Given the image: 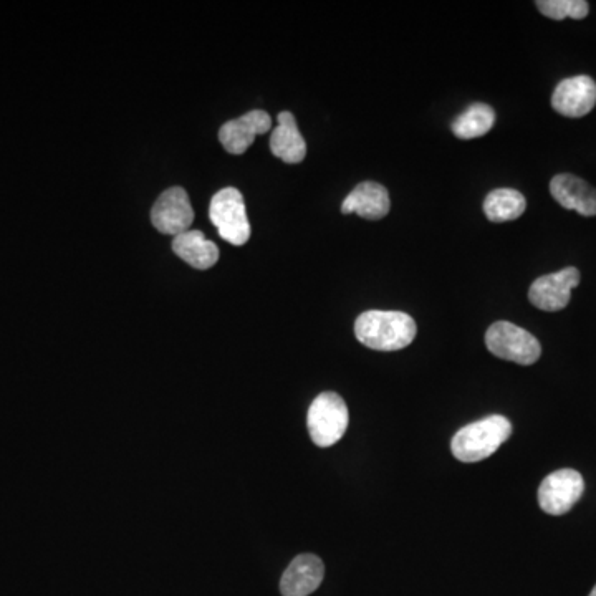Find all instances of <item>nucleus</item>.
Instances as JSON below:
<instances>
[{
    "instance_id": "1",
    "label": "nucleus",
    "mask_w": 596,
    "mask_h": 596,
    "mask_svg": "<svg viewBox=\"0 0 596 596\" xmlns=\"http://www.w3.org/2000/svg\"><path fill=\"white\" fill-rule=\"evenodd\" d=\"M418 333L414 318L404 312L368 310L356 318L358 342L376 351H398L409 347Z\"/></svg>"
},
{
    "instance_id": "2",
    "label": "nucleus",
    "mask_w": 596,
    "mask_h": 596,
    "mask_svg": "<svg viewBox=\"0 0 596 596\" xmlns=\"http://www.w3.org/2000/svg\"><path fill=\"white\" fill-rule=\"evenodd\" d=\"M512 424L509 419L492 414L477 423L467 424L452 438V454L457 461L479 462L491 457L510 438Z\"/></svg>"
},
{
    "instance_id": "3",
    "label": "nucleus",
    "mask_w": 596,
    "mask_h": 596,
    "mask_svg": "<svg viewBox=\"0 0 596 596\" xmlns=\"http://www.w3.org/2000/svg\"><path fill=\"white\" fill-rule=\"evenodd\" d=\"M350 421L347 403L342 396L332 391L322 393L313 399L308 409V433L313 444L330 447L345 436Z\"/></svg>"
},
{
    "instance_id": "4",
    "label": "nucleus",
    "mask_w": 596,
    "mask_h": 596,
    "mask_svg": "<svg viewBox=\"0 0 596 596\" xmlns=\"http://www.w3.org/2000/svg\"><path fill=\"white\" fill-rule=\"evenodd\" d=\"M209 219L219 236L232 246H244L250 239V222L246 201L236 188H224L214 194L209 206Z\"/></svg>"
},
{
    "instance_id": "5",
    "label": "nucleus",
    "mask_w": 596,
    "mask_h": 596,
    "mask_svg": "<svg viewBox=\"0 0 596 596\" xmlns=\"http://www.w3.org/2000/svg\"><path fill=\"white\" fill-rule=\"evenodd\" d=\"M486 345L492 355L517 365H534L542 355L539 340L524 328L510 322H496L486 333Z\"/></svg>"
},
{
    "instance_id": "6",
    "label": "nucleus",
    "mask_w": 596,
    "mask_h": 596,
    "mask_svg": "<svg viewBox=\"0 0 596 596\" xmlns=\"http://www.w3.org/2000/svg\"><path fill=\"white\" fill-rule=\"evenodd\" d=\"M585 491L582 474L573 469H560L545 477L539 487V505L548 515L570 512Z\"/></svg>"
},
{
    "instance_id": "7",
    "label": "nucleus",
    "mask_w": 596,
    "mask_h": 596,
    "mask_svg": "<svg viewBox=\"0 0 596 596\" xmlns=\"http://www.w3.org/2000/svg\"><path fill=\"white\" fill-rule=\"evenodd\" d=\"M194 221L193 204L183 188H169L151 209V222L161 234L179 236L189 231Z\"/></svg>"
},
{
    "instance_id": "8",
    "label": "nucleus",
    "mask_w": 596,
    "mask_h": 596,
    "mask_svg": "<svg viewBox=\"0 0 596 596\" xmlns=\"http://www.w3.org/2000/svg\"><path fill=\"white\" fill-rule=\"evenodd\" d=\"M578 284L580 272L575 267L544 275L530 285V303L544 312H558L570 303L572 290L578 287Z\"/></svg>"
},
{
    "instance_id": "9",
    "label": "nucleus",
    "mask_w": 596,
    "mask_h": 596,
    "mask_svg": "<svg viewBox=\"0 0 596 596\" xmlns=\"http://www.w3.org/2000/svg\"><path fill=\"white\" fill-rule=\"evenodd\" d=\"M596 105V83L592 77L578 75L558 83L552 95L553 110L568 118H582Z\"/></svg>"
},
{
    "instance_id": "10",
    "label": "nucleus",
    "mask_w": 596,
    "mask_h": 596,
    "mask_svg": "<svg viewBox=\"0 0 596 596\" xmlns=\"http://www.w3.org/2000/svg\"><path fill=\"white\" fill-rule=\"evenodd\" d=\"M272 128L267 111L254 110L236 120L227 121L219 130V141L227 153L244 154L254 145L255 136L265 135Z\"/></svg>"
},
{
    "instance_id": "11",
    "label": "nucleus",
    "mask_w": 596,
    "mask_h": 596,
    "mask_svg": "<svg viewBox=\"0 0 596 596\" xmlns=\"http://www.w3.org/2000/svg\"><path fill=\"white\" fill-rule=\"evenodd\" d=\"M325 577V565L322 558L312 553L298 555L290 563L282 580H280V593L282 596H308L312 595Z\"/></svg>"
},
{
    "instance_id": "12",
    "label": "nucleus",
    "mask_w": 596,
    "mask_h": 596,
    "mask_svg": "<svg viewBox=\"0 0 596 596\" xmlns=\"http://www.w3.org/2000/svg\"><path fill=\"white\" fill-rule=\"evenodd\" d=\"M553 199L585 217L596 216V189L573 174H558L550 183Z\"/></svg>"
},
{
    "instance_id": "13",
    "label": "nucleus",
    "mask_w": 596,
    "mask_h": 596,
    "mask_svg": "<svg viewBox=\"0 0 596 596\" xmlns=\"http://www.w3.org/2000/svg\"><path fill=\"white\" fill-rule=\"evenodd\" d=\"M391 201L390 194L386 191L385 186L373 183V181H366L356 186L348 198L343 201V214H351L355 212L358 216L368 221H378L390 212Z\"/></svg>"
},
{
    "instance_id": "14",
    "label": "nucleus",
    "mask_w": 596,
    "mask_h": 596,
    "mask_svg": "<svg viewBox=\"0 0 596 596\" xmlns=\"http://www.w3.org/2000/svg\"><path fill=\"white\" fill-rule=\"evenodd\" d=\"M270 151L275 158L287 164L302 163L307 156V143L300 135L295 116L290 111H282L277 116V126L270 136Z\"/></svg>"
},
{
    "instance_id": "15",
    "label": "nucleus",
    "mask_w": 596,
    "mask_h": 596,
    "mask_svg": "<svg viewBox=\"0 0 596 596\" xmlns=\"http://www.w3.org/2000/svg\"><path fill=\"white\" fill-rule=\"evenodd\" d=\"M173 250L179 259L198 270L211 269L219 260L216 244L201 231H186L174 237Z\"/></svg>"
},
{
    "instance_id": "16",
    "label": "nucleus",
    "mask_w": 596,
    "mask_h": 596,
    "mask_svg": "<svg viewBox=\"0 0 596 596\" xmlns=\"http://www.w3.org/2000/svg\"><path fill=\"white\" fill-rule=\"evenodd\" d=\"M494 123H496V111L486 103H474L452 121L451 128L452 133L459 140H474L479 136L487 135Z\"/></svg>"
},
{
    "instance_id": "17",
    "label": "nucleus",
    "mask_w": 596,
    "mask_h": 596,
    "mask_svg": "<svg viewBox=\"0 0 596 596\" xmlns=\"http://www.w3.org/2000/svg\"><path fill=\"white\" fill-rule=\"evenodd\" d=\"M527 201L515 189H494L487 194L484 201V212L492 222H509L519 219L525 212Z\"/></svg>"
},
{
    "instance_id": "18",
    "label": "nucleus",
    "mask_w": 596,
    "mask_h": 596,
    "mask_svg": "<svg viewBox=\"0 0 596 596\" xmlns=\"http://www.w3.org/2000/svg\"><path fill=\"white\" fill-rule=\"evenodd\" d=\"M537 7L548 19L553 20H563L567 17L585 19L590 12V5L585 0H539Z\"/></svg>"
},
{
    "instance_id": "19",
    "label": "nucleus",
    "mask_w": 596,
    "mask_h": 596,
    "mask_svg": "<svg viewBox=\"0 0 596 596\" xmlns=\"http://www.w3.org/2000/svg\"><path fill=\"white\" fill-rule=\"evenodd\" d=\"M590 596H596V587H595V588H593V592H592V593H590Z\"/></svg>"
}]
</instances>
